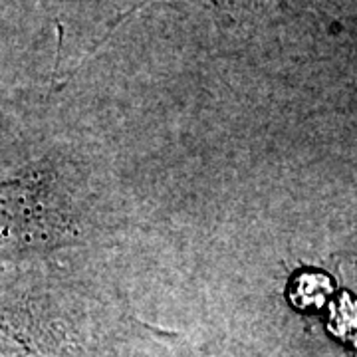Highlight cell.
<instances>
[{
  "label": "cell",
  "instance_id": "4",
  "mask_svg": "<svg viewBox=\"0 0 357 357\" xmlns=\"http://www.w3.org/2000/svg\"><path fill=\"white\" fill-rule=\"evenodd\" d=\"M171 357H248L230 344H206L201 347H187L177 344Z\"/></svg>",
  "mask_w": 357,
  "mask_h": 357
},
{
  "label": "cell",
  "instance_id": "5",
  "mask_svg": "<svg viewBox=\"0 0 357 357\" xmlns=\"http://www.w3.org/2000/svg\"><path fill=\"white\" fill-rule=\"evenodd\" d=\"M149 2H153V0H141V2H137V4H135V6H131V8H129L128 13H123L121 14V16H119V18H117V20H115L114 24L109 26V30H107V32H105V36H103L102 40H100V42H98V44H96V46H93V50L91 52H96V48H98V46H102L103 42H105V40L109 38V36H112V34H114V30L115 28H117V26L121 24V22H123V20H128L129 16H131V14L133 13H137V10H139V8H143V6H145V4H149ZM206 2H213V4H215V6H218V4H220V0H206Z\"/></svg>",
  "mask_w": 357,
  "mask_h": 357
},
{
  "label": "cell",
  "instance_id": "1",
  "mask_svg": "<svg viewBox=\"0 0 357 357\" xmlns=\"http://www.w3.org/2000/svg\"><path fill=\"white\" fill-rule=\"evenodd\" d=\"M177 344L98 304L0 296V357H171Z\"/></svg>",
  "mask_w": 357,
  "mask_h": 357
},
{
  "label": "cell",
  "instance_id": "3",
  "mask_svg": "<svg viewBox=\"0 0 357 357\" xmlns=\"http://www.w3.org/2000/svg\"><path fill=\"white\" fill-rule=\"evenodd\" d=\"M332 284L330 278L319 274V272H304L298 274L290 286V300L296 307L300 310H310V307H319L326 298L330 296Z\"/></svg>",
  "mask_w": 357,
  "mask_h": 357
},
{
  "label": "cell",
  "instance_id": "2",
  "mask_svg": "<svg viewBox=\"0 0 357 357\" xmlns=\"http://www.w3.org/2000/svg\"><path fill=\"white\" fill-rule=\"evenodd\" d=\"M66 227L50 171L30 167L0 181V262L54 246Z\"/></svg>",
  "mask_w": 357,
  "mask_h": 357
}]
</instances>
